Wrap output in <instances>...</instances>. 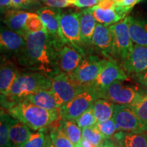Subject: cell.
Here are the masks:
<instances>
[{
	"instance_id": "cell-1",
	"label": "cell",
	"mask_w": 147,
	"mask_h": 147,
	"mask_svg": "<svg viewBox=\"0 0 147 147\" xmlns=\"http://www.w3.org/2000/svg\"><path fill=\"white\" fill-rule=\"evenodd\" d=\"M24 37L26 46L16 57L20 65L51 79L61 72L59 66V51L65 45L63 42L54 39L47 31L27 32Z\"/></svg>"
},
{
	"instance_id": "cell-2",
	"label": "cell",
	"mask_w": 147,
	"mask_h": 147,
	"mask_svg": "<svg viewBox=\"0 0 147 147\" xmlns=\"http://www.w3.org/2000/svg\"><path fill=\"white\" fill-rule=\"evenodd\" d=\"M51 79L38 71L20 72L7 96L1 95V106L8 110L29 95L42 89H51Z\"/></svg>"
},
{
	"instance_id": "cell-3",
	"label": "cell",
	"mask_w": 147,
	"mask_h": 147,
	"mask_svg": "<svg viewBox=\"0 0 147 147\" xmlns=\"http://www.w3.org/2000/svg\"><path fill=\"white\" fill-rule=\"evenodd\" d=\"M7 112L34 131L45 129L57 120L59 116V110L44 109L27 100L17 103Z\"/></svg>"
},
{
	"instance_id": "cell-4",
	"label": "cell",
	"mask_w": 147,
	"mask_h": 147,
	"mask_svg": "<svg viewBox=\"0 0 147 147\" xmlns=\"http://www.w3.org/2000/svg\"><path fill=\"white\" fill-rule=\"evenodd\" d=\"M124 81L118 80L110 84L101 93L100 99L110 100L117 105L131 106L142 94L143 88Z\"/></svg>"
},
{
	"instance_id": "cell-5",
	"label": "cell",
	"mask_w": 147,
	"mask_h": 147,
	"mask_svg": "<svg viewBox=\"0 0 147 147\" xmlns=\"http://www.w3.org/2000/svg\"><path fill=\"white\" fill-rule=\"evenodd\" d=\"M127 80L128 76L126 71L115 60L104 59V65L98 76L94 81L84 86L93 90L100 99L101 93L113 82Z\"/></svg>"
},
{
	"instance_id": "cell-6",
	"label": "cell",
	"mask_w": 147,
	"mask_h": 147,
	"mask_svg": "<svg viewBox=\"0 0 147 147\" xmlns=\"http://www.w3.org/2000/svg\"><path fill=\"white\" fill-rule=\"evenodd\" d=\"M110 27L113 36L112 56L123 63L132 53L134 47L129 31L128 17L110 25Z\"/></svg>"
},
{
	"instance_id": "cell-7",
	"label": "cell",
	"mask_w": 147,
	"mask_h": 147,
	"mask_svg": "<svg viewBox=\"0 0 147 147\" xmlns=\"http://www.w3.org/2000/svg\"><path fill=\"white\" fill-rule=\"evenodd\" d=\"M97 100H98V97L96 93L84 86V89L81 92L59 108L61 119L75 121L82 114L91 108Z\"/></svg>"
},
{
	"instance_id": "cell-8",
	"label": "cell",
	"mask_w": 147,
	"mask_h": 147,
	"mask_svg": "<svg viewBox=\"0 0 147 147\" xmlns=\"http://www.w3.org/2000/svg\"><path fill=\"white\" fill-rule=\"evenodd\" d=\"M83 89L84 86L75 82L68 74L61 72L51 79V90L59 108L71 101Z\"/></svg>"
},
{
	"instance_id": "cell-9",
	"label": "cell",
	"mask_w": 147,
	"mask_h": 147,
	"mask_svg": "<svg viewBox=\"0 0 147 147\" xmlns=\"http://www.w3.org/2000/svg\"><path fill=\"white\" fill-rule=\"evenodd\" d=\"M59 36L64 44L82 50L78 12H64L60 18Z\"/></svg>"
},
{
	"instance_id": "cell-10",
	"label": "cell",
	"mask_w": 147,
	"mask_h": 147,
	"mask_svg": "<svg viewBox=\"0 0 147 147\" xmlns=\"http://www.w3.org/2000/svg\"><path fill=\"white\" fill-rule=\"evenodd\" d=\"M104 59L95 55L84 56L78 67L69 76L78 84L85 85L96 79L104 65Z\"/></svg>"
},
{
	"instance_id": "cell-11",
	"label": "cell",
	"mask_w": 147,
	"mask_h": 147,
	"mask_svg": "<svg viewBox=\"0 0 147 147\" xmlns=\"http://www.w3.org/2000/svg\"><path fill=\"white\" fill-rule=\"evenodd\" d=\"M113 119L118 131L127 133L144 132L138 118L130 106L115 104Z\"/></svg>"
},
{
	"instance_id": "cell-12",
	"label": "cell",
	"mask_w": 147,
	"mask_h": 147,
	"mask_svg": "<svg viewBox=\"0 0 147 147\" xmlns=\"http://www.w3.org/2000/svg\"><path fill=\"white\" fill-rule=\"evenodd\" d=\"M0 46L1 54L3 56L16 57L25 49L26 40L25 37L15 32L10 30L8 27H1L0 33Z\"/></svg>"
},
{
	"instance_id": "cell-13",
	"label": "cell",
	"mask_w": 147,
	"mask_h": 147,
	"mask_svg": "<svg viewBox=\"0 0 147 147\" xmlns=\"http://www.w3.org/2000/svg\"><path fill=\"white\" fill-rule=\"evenodd\" d=\"M84 57L83 50L65 44L59 51V66L61 72L69 74L75 71Z\"/></svg>"
},
{
	"instance_id": "cell-14",
	"label": "cell",
	"mask_w": 147,
	"mask_h": 147,
	"mask_svg": "<svg viewBox=\"0 0 147 147\" xmlns=\"http://www.w3.org/2000/svg\"><path fill=\"white\" fill-rule=\"evenodd\" d=\"M123 67L129 74L147 70V47L134 45L133 51L123 62Z\"/></svg>"
},
{
	"instance_id": "cell-15",
	"label": "cell",
	"mask_w": 147,
	"mask_h": 147,
	"mask_svg": "<svg viewBox=\"0 0 147 147\" xmlns=\"http://www.w3.org/2000/svg\"><path fill=\"white\" fill-rule=\"evenodd\" d=\"M37 14L43 22L48 34L57 41L62 42L59 36L61 10L60 8L47 6L40 8Z\"/></svg>"
},
{
	"instance_id": "cell-16",
	"label": "cell",
	"mask_w": 147,
	"mask_h": 147,
	"mask_svg": "<svg viewBox=\"0 0 147 147\" xmlns=\"http://www.w3.org/2000/svg\"><path fill=\"white\" fill-rule=\"evenodd\" d=\"M91 45L110 58L113 49V36L110 26L97 23L92 37Z\"/></svg>"
},
{
	"instance_id": "cell-17",
	"label": "cell",
	"mask_w": 147,
	"mask_h": 147,
	"mask_svg": "<svg viewBox=\"0 0 147 147\" xmlns=\"http://www.w3.org/2000/svg\"><path fill=\"white\" fill-rule=\"evenodd\" d=\"M16 65L8 58H1L0 67V92L1 95L7 96L19 74Z\"/></svg>"
},
{
	"instance_id": "cell-18",
	"label": "cell",
	"mask_w": 147,
	"mask_h": 147,
	"mask_svg": "<svg viewBox=\"0 0 147 147\" xmlns=\"http://www.w3.org/2000/svg\"><path fill=\"white\" fill-rule=\"evenodd\" d=\"M128 25L130 36L136 45L147 47V21L129 16Z\"/></svg>"
},
{
	"instance_id": "cell-19",
	"label": "cell",
	"mask_w": 147,
	"mask_h": 147,
	"mask_svg": "<svg viewBox=\"0 0 147 147\" xmlns=\"http://www.w3.org/2000/svg\"><path fill=\"white\" fill-rule=\"evenodd\" d=\"M30 12L25 11H7L3 19V23L10 30L25 36L27 31L25 29V23Z\"/></svg>"
},
{
	"instance_id": "cell-20",
	"label": "cell",
	"mask_w": 147,
	"mask_h": 147,
	"mask_svg": "<svg viewBox=\"0 0 147 147\" xmlns=\"http://www.w3.org/2000/svg\"><path fill=\"white\" fill-rule=\"evenodd\" d=\"M78 14L82 45H91L92 37L97 23V21L89 8L78 12Z\"/></svg>"
},
{
	"instance_id": "cell-21",
	"label": "cell",
	"mask_w": 147,
	"mask_h": 147,
	"mask_svg": "<svg viewBox=\"0 0 147 147\" xmlns=\"http://www.w3.org/2000/svg\"><path fill=\"white\" fill-rule=\"evenodd\" d=\"M121 147H147V134L118 131L113 138Z\"/></svg>"
},
{
	"instance_id": "cell-22",
	"label": "cell",
	"mask_w": 147,
	"mask_h": 147,
	"mask_svg": "<svg viewBox=\"0 0 147 147\" xmlns=\"http://www.w3.org/2000/svg\"><path fill=\"white\" fill-rule=\"evenodd\" d=\"M32 132L31 129L21 121L12 119L10 127V139L13 147H20L28 140Z\"/></svg>"
},
{
	"instance_id": "cell-23",
	"label": "cell",
	"mask_w": 147,
	"mask_h": 147,
	"mask_svg": "<svg viewBox=\"0 0 147 147\" xmlns=\"http://www.w3.org/2000/svg\"><path fill=\"white\" fill-rule=\"evenodd\" d=\"M25 100L49 110H59V106L51 89H42L29 95Z\"/></svg>"
},
{
	"instance_id": "cell-24",
	"label": "cell",
	"mask_w": 147,
	"mask_h": 147,
	"mask_svg": "<svg viewBox=\"0 0 147 147\" xmlns=\"http://www.w3.org/2000/svg\"><path fill=\"white\" fill-rule=\"evenodd\" d=\"M89 9L97 23L103 24L106 26H110L125 18L116 11L115 8L102 9L95 5L92 8H89Z\"/></svg>"
},
{
	"instance_id": "cell-25",
	"label": "cell",
	"mask_w": 147,
	"mask_h": 147,
	"mask_svg": "<svg viewBox=\"0 0 147 147\" xmlns=\"http://www.w3.org/2000/svg\"><path fill=\"white\" fill-rule=\"evenodd\" d=\"M115 104L106 99H98L93 103V113L98 122L113 119Z\"/></svg>"
},
{
	"instance_id": "cell-26",
	"label": "cell",
	"mask_w": 147,
	"mask_h": 147,
	"mask_svg": "<svg viewBox=\"0 0 147 147\" xmlns=\"http://www.w3.org/2000/svg\"><path fill=\"white\" fill-rule=\"evenodd\" d=\"M130 107L138 118L143 131L147 132V88H143L142 94Z\"/></svg>"
},
{
	"instance_id": "cell-27",
	"label": "cell",
	"mask_w": 147,
	"mask_h": 147,
	"mask_svg": "<svg viewBox=\"0 0 147 147\" xmlns=\"http://www.w3.org/2000/svg\"><path fill=\"white\" fill-rule=\"evenodd\" d=\"M12 119L13 117L1 108L0 113V147H13L9 134Z\"/></svg>"
},
{
	"instance_id": "cell-28",
	"label": "cell",
	"mask_w": 147,
	"mask_h": 147,
	"mask_svg": "<svg viewBox=\"0 0 147 147\" xmlns=\"http://www.w3.org/2000/svg\"><path fill=\"white\" fill-rule=\"evenodd\" d=\"M59 125L71 142L78 147L82 138V129L77 125L76 121L61 119Z\"/></svg>"
},
{
	"instance_id": "cell-29",
	"label": "cell",
	"mask_w": 147,
	"mask_h": 147,
	"mask_svg": "<svg viewBox=\"0 0 147 147\" xmlns=\"http://www.w3.org/2000/svg\"><path fill=\"white\" fill-rule=\"evenodd\" d=\"M49 136L53 144L56 147H77L64 134L59 125L57 127H50Z\"/></svg>"
},
{
	"instance_id": "cell-30",
	"label": "cell",
	"mask_w": 147,
	"mask_h": 147,
	"mask_svg": "<svg viewBox=\"0 0 147 147\" xmlns=\"http://www.w3.org/2000/svg\"><path fill=\"white\" fill-rule=\"evenodd\" d=\"M45 129L32 133L26 142L20 147H47L49 134L46 135L44 131Z\"/></svg>"
},
{
	"instance_id": "cell-31",
	"label": "cell",
	"mask_w": 147,
	"mask_h": 147,
	"mask_svg": "<svg viewBox=\"0 0 147 147\" xmlns=\"http://www.w3.org/2000/svg\"><path fill=\"white\" fill-rule=\"evenodd\" d=\"M82 138L89 141L98 147L105 140L96 125L82 129Z\"/></svg>"
},
{
	"instance_id": "cell-32",
	"label": "cell",
	"mask_w": 147,
	"mask_h": 147,
	"mask_svg": "<svg viewBox=\"0 0 147 147\" xmlns=\"http://www.w3.org/2000/svg\"><path fill=\"white\" fill-rule=\"evenodd\" d=\"M25 29L29 33H38L42 31H47L39 15L33 12H30V14L27 18L25 23Z\"/></svg>"
},
{
	"instance_id": "cell-33",
	"label": "cell",
	"mask_w": 147,
	"mask_h": 147,
	"mask_svg": "<svg viewBox=\"0 0 147 147\" xmlns=\"http://www.w3.org/2000/svg\"><path fill=\"white\" fill-rule=\"evenodd\" d=\"M96 126L105 139H112L118 131L113 119L102 122H97Z\"/></svg>"
},
{
	"instance_id": "cell-34",
	"label": "cell",
	"mask_w": 147,
	"mask_h": 147,
	"mask_svg": "<svg viewBox=\"0 0 147 147\" xmlns=\"http://www.w3.org/2000/svg\"><path fill=\"white\" fill-rule=\"evenodd\" d=\"M75 121L81 129L96 125L97 122H98L94 113H93V106L87 110L85 113L82 114L80 117H78Z\"/></svg>"
},
{
	"instance_id": "cell-35",
	"label": "cell",
	"mask_w": 147,
	"mask_h": 147,
	"mask_svg": "<svg viewBox=\"0 0 147 147\" xmlns=\"http://www.w3.org/2000/svg\"><path fill=\"white\" fill-rule=\"evenodd\" d=\"M137 3L138 0H123L120 3L115 4V9L121 16L125 18V16Z\"/></svg>"
},
{
	"instance_id": "cell-36",
	"label": "cell",
	"mask_w": 147,
	"mask_h": 147,
	"mask_svg": "<svg viewBox=\"0 0 147 147\" xmlns=\"http://www.w3.org/2000/svg\"><path fill=\"white\" fill-rule=\"evenodd\" d=\"M47 6L61 8L73 5L74 0H40Z\"/></svg>"
},
{
	"instance_id": "cell-37",
	"label": "cell",
	"mask_w": 147,
	"mask_h": 147,
	"mask_svg": "<svg viewBox=\"0 0 147 147\" xmlns=\"http://www.w3.org/2000/svg\"><path fill=\"white\" fill-rule=\"evenodd\" d=\"M100 0H74L73 5L80 8H92L98 3Z\"/></svg>"
},
{
	"instance_id": "cell-38",
	"label": "cell",
	"mask_w": 147,
	"mask_h": 147,
	"mask_svg": "<svg viewBox=\"0 0 147 147\" xmlns=\"http://www.w3.org/2000/svg\"><path fill=\"white\" fill-rule=\"evenodd\" d=\"M131 75L136 82L141 84L142 87L147 88V70Z\"/></svg>"
},
{
	"instance_id": "cell-39",
	"label": "cell",
	"mask_w": 147,
	"mask_h": 147,
	"mask_svg": "<svg viewBox=\"0 0 147 147\" xmlns=\"http://www.w3.org/2000/svg\"><path fill=\"white\" fill-rule=\"evenodd\" d=\"M34 0H12L14 8L17 9L29 8L32 5Z\"/></svg>"
},
{
	"instance_id": "cell-40",
	"label": "cell",
	"mask_w": 147,
	"mask_h": 147,
	"mask_svg": "<svg viewBox=\"0 0 147 147\" xmlns=\"http://www.w3.org/2000/svg\"><path fill=\"white\" fill-rule=\"evenodd\" d=\"M115 0H100L96 5L102 9H111L115 8Z\"/></svg>"
},
{
	"instance_id": "cell-41",
	"label": "cell",
	"mask_w": 147,
	"mask_h": 147,
	"mask_svg": "<svg viewBox=\"0 0 147 147\" xmlns=\"http://www.w3.org/2000/svg\"><path fill=\"white\" fill-rule=\"evenodd\" d=\"M0 6H1V12L3 11H8L11 8H14L12 0H0Z\"/></svg>"
},
{
	"instance_id": "cell-42",
	"label": "cell",
	"mask_w": 147,
	"mask_h": 147,
	"mask_svg": "<svg viewBox=\"0 0 147 147\" xmlns=\"http://www.w3.org/2000/svg\"><path fill=\"white\" fill-rule=\"evenodd\" d=\"M98 147H120L115 142V140H113L112 139H105L102 144Z\"/></svg>"
},
{
	"instance_id": "cell-43",
	"label": "cell",
	"mask_w": 147,
	"mask_h": 147,
	"mask_svg": "<svg viewBox=\"0 0 147 147\" xmlns=\"http://www.w3.org/2000/svg\"><path fill=\"white\" fill-rule=\"evenodd\" d=\"M78 147H97V146H95L93 144H92L91 142H90L89 141L87 140L82 138L81 140H80V142H79Z\"/></svg>"
},
{
	"instance_id": "cell-44",
	"label": "cell",
	"mask_w": 147,
	"mask_h": 147,
	"mask_svg": "<svg viewBox=\"0 0 147 147\" xmlns=\"http://www.w3.org/2000/svg\"><path fill=\"white\" fill-rule=\"evenodd\" d=\"M47 147H56L54 144H53V143L52 142V141H51L50 136H49V139H48V142H47Z\"/></svg>"
},
{
	"instance_id": "cell-45",
	"label": "cell",
	"mask_w": 147,
	"mask_h": 147,
	"mask_svg": "<svg viewBox=\"0 0 147 147\" xmlns=\"http://www.w3.org/2000/svg\"><path fill=\"white\" fill-rule=\"evenodd\" d=\"M123 0H115V2H116V4H117V3H120L121 1H122Z\"/></svg>"
},
{
	"instance_id": "cell-46",
	"label": "cell",
	"mask_w": 147,
	"mask_h": 147,
	"mask_svg": "<svg viewBox=\"0 0 147 147\" xmlns=\"http://www.w3.org/2000/svg\"><path fill=\"white\" fill-rule=\"evenodd\" d=\"M143 1V0H138V3L140 2V1Z\"/></svg>"
},
{
	"instance_id": "cell-47",
	"label": "cell",
	"mask_w": 147,
	"mask_h": 147,
	"mask_svg": "<svg viewBox=\"0 0 147 147\" xmlns=\"http://www.w3.org/2000/svg\"><path fill=\"white\" fill-rule=\"evenodd\" d=\"M120 147H121V146H120Z\"/></svg>"
}]
</instances>
